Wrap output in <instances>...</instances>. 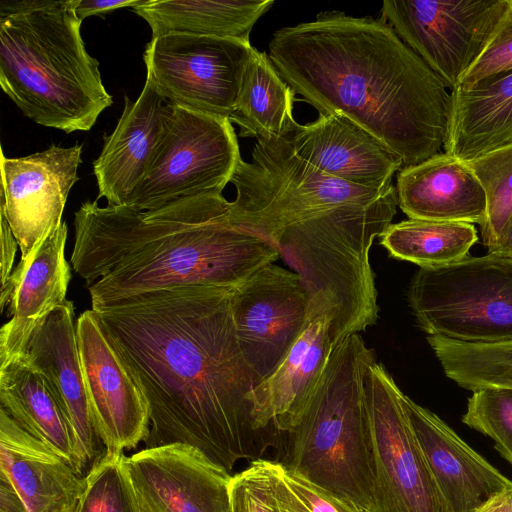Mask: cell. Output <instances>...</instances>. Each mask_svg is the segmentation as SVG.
I'll use <instances>...</instances> for the list:
<instances>
[{
	"mask_svg": "<svg viewBox=\"0 0 512 512\" xmlns=\"http://www.w3.org/2000/svg\"><path fill=\"white\" fill-rule=\"evenodd\" d=\"M251 162L240 160L231 179V224L271 243L286 229L349 205L371 204L395 189L367 188L332 177L293 150L288 136L257 139Z\"/></svg>",
	"mask_w": 512,
	"mask_h": 512,
	"instance_id": "7",
	"label": "cell"
},
{
	"mask_svg": "<svg viewBox=\"0 0 512 512\" xmlns=\"http://www.w3.org/2000/svg\"><path fill=\"white\" fill-rule=\"evenodd\" d=\"M488 253L512 255V215L505 226L496 247Z\"/></svg>",
	"mask_w": 512,
	"mask_h": 512,
	"instance_id": "43",
	"label": "cell"
},
{
	"mask_svg": "<svg viewBox=\"0 0 512 512\" xmlns=\"http://www.w3.org/2000/svg\"><path fill=\"white\" fill-rule=\"evenodd\" d=\"M279 477L306 512H363L351 502L292 472L281 463Z\"/></svg>",
	"mask_w": 512,
	"mask_h": 512,
	"instance_id": "36",
	"label": "cell"
},
{
	"mask_svg": "<svg viewBox=\"0 0 512 512\" xmlns=\"http://www.w3.org/2000/svg\"><path fill=\"white\" fill-rule=\"evenodd\" d=\"M252 47L187 34L151 38L143 56L146 79L166 103L230 118Z\"/></svg>",
	"mask_w": 512,
	"mask_h": 512,
	"instance_id": "11",
	"label": "cell"
},
{
	"mask_svg": "<svg viewBox=\"0 0 512 512\" xmlns=\"http://www.w3.org/2000/svg\"><path fill=\"white\" fill-rule=\"evenodd\" d=\"M1 218V286H3L12 273L17 247H19L13 232L5 219Z\"/></svg>",
	"mask_w": 512,
	"mask_h": 512,
	"instance_id": "38",
	"label": "cell"
},
{
	"mask_svg": "<svg viewBox=\"0 0 512 512\" xmlns=\"http://www.w3.org/2000/svg\"><path fill=\"white\" fill-rule=\"evenodd\" d=\"M0 471L28 512H75L85 479L0 407Z\"/></svg>",
	"mask_w": 512,
	"mask_h": 512,
	"instance_id": "23",
	"label": "cell"
},
{
	"mask_svg": "<svg viewBox=\"0 0 512 512\" xmlns=\"http://www.w3.org/2000/svg\"><path fill=\"white\" fill-rule=\"evenodd\" d=\"M465 162L485 193L486 219L481 238L490 252L512 215V144Z\"/></svg>",
	"mask_w": 512,
	"mask_h": 512,
	"instance_id": "31",
	"label": "cell"
},
{
	"mask_svg": "<svg viewBox=\"0 0 512 512\" xmlns=\"http://www.w3.org/2000/svg\"><path fill=\"white\" fill-rule=\"evenodd\" d=\"M408 302L427 335L468 343L512 341V255H468L420 267Z\"/></svg>",
	"mask_w": 512,
	"mask_h": 512,
	"instance_id": "8",
	"label": "cell"
},
{
	"mask_svg": "<svg viewBox=\"0 0 512 512\" xmlns=\"http://www.w3.org/2000/svg\"><path fill=\"white\" fill-rule=\"evenodd\" d=\"M0 512H28L10 480L0 471Z\"/></svg>",
	"mask_w": 512,
	"mask_h": 512,
	"instance_id": "39",
	"label": "cell"
},
{
	"mask_svg": "<svg viewBox=\"0 0 512 512\" xmlns=\"http://www.w3.org/2000/svg\"><path fill=\"white\" fill-rule=\"evenodd\" d=\"M396 188L371 204L349 205L284 230L273 242L298 274L308 302L323 297L334 309L337 346L374 325L379 306L369 252L392 224Z\"/></svg>",
	"mask_w": 512,
	"mask_h": 512,
	"instance_id": "6",
	"label": "cell"
},
{
	"mask_svg": "<svg viewBox=\"0 0 512 512\" xmlns=\"http://www.w3.org/2000/svg\"><path fill=\"white\" fill-rule=\"evenodd\" d=\"M332 304L309 301L305 326L276 370L250 392L252 426L288 433L310 404L336 347L331 332Z\"/></svg>",
	"mask_w": 512,
	"mask_h": 512,
	"instance_id": "17",
	"label": "cell"
},
{
	"mask_svg": "<svg viewBox=\"0 0 512 512\" xmlns=\"http://www.w3.org/2000/svg\"><path fill=\"white\" fill-rule=\"evenodd\" d=\"M0 402L25 431L75 470V442L66 418L43 376L24 356L0 365Z\"/></svg>",
	"mask_w": 512,
	"mask_h": 512,
	"instance_id": "27",
	"label": "cell"
},
{
	"mask_svg": "<svg viewBox=\"0 0 512 512\" xmlns=\"http://www.w3.org/2000/svg\"><path fill=\"white\" fill-rule=\"evenodd\" d=\"M295 94L269 56L252 47L229 119L240 127L242 137L288 136L299 125L293 116Z\"/></svg>",
	"mask_w": 512,
	"mask_h": 512,
	"instance_id": "28",
	"label": "cell"
},
{
	"mask_svg": "<svg viewBox=\"0 0 512 512\" xmlns=\"http://www.w3.org/2000/svg\"><path fill=\"white\" fill-rule=\"evenodd\" d=\"M123 451H107L84 477L75 512H140Z\"/></svg>",
	"mask_w": 512,
	"mask_h": 512,
	"instance_id": "32",
	"label": "cell"
},
{
	"mask_svg": "<svg viewBox=\"0 0 512 512\" xmlns=\"http://www.w3.org/2000/svg\"><path fill=\"white\" fill-rule=\"evenodd\" d=\"M273 0H144L132 10L151 28L168 34L231 38L250 43V33Z\"/></svg>",
	"mask_w": 512,
	"mask_h": 512,
	"instance_id": "26",
	"label": "cell"
},
{
	"mask_svg": "<svg viewBox=\"0 0 512 512\" xmlns=\"http://www.w3.org/2000/svg\"><path fill=\"white\" fill-rule=\"evenodd\" d=\"M68 227L63 222L26 259H20L1 286L0 309L10 320L0 330V365L26 354L34 331L66 301L71 280L65 258Z\"/></svg>",
	"mask_w": 512,
	"mask_h": 512,
	"instance_id": "18",
	"label": "cell"
},
{
	"mask_svg": "<svg viewBox=\"0 0 512 512\" xmlns=\"http://www.w3.org/2000/svg\"><path fill=\"white\" fill-rule=\"evenodd\" d=\"M78 0L0 19V85L35 123L89 131L113 103L86 50Z\"/></svg>",
	"mask_w": 512,
	"mask_h": 512,
	"instance_id": "4",
	"label": "cell"
},
{
	"mask_svg": "<svg viewBox=\"0 0 512 512\" xmlns=\"http://www.w3.org/2000/svg\"><path fill=\"white\" fill-rule=\"evenodd\" d=\"M512 70V0L482 54L463 76L459 88L470 89L494 75Z\"/></svg>",
	"mask_w": 512,
	"mask_h": 512,
	"instance_id": "35",
	"label": "cell"
},
{
	"mask_svg": "<svg viewBox=\"0 0 512 512\" xmlns=\"http://www.w3.org/2000/svg\"><path fill=\"white\" fill-rule=\"evenodd\" d=\"M229 118L166 103L151 166L125 206L140 212L203 194H222L241 160Z\"/></svg>",
	"mask_w": 512,
	"mask_h": 512,
	"instance_id": "9",
	"label": "cell"
},
{
	"mask_svg": "<svg viewBox=\"0 0 512 512\" xmlns=\"http://www.w3.org/2000/svg\"><path fill=\"white\" fill-rule=\"evenodd\" d=\"M166 102L146 79L136 101L124 97V109L113 132L93 162L98 185L97 199L108 205L125 206L145 178L159 145Z\"/></svg>",
	"mask_w": 512,
	"mask_h": 512,
	"instance_id": "22",
	"label": "cell"
},
{
	"mask_svg": "<svg viewBox=\"0 0 512 512\" xmlns=\"http://www.w3.org/2000/svg\"><path fill=\"white\" fill-rule=\"evenodd\" d=\"M268 56L319 114L348 118L403 168L440 153L448 87L382 17L319 13L313 21L275 31Z\"/></svg>",
	"mask_w": 512,
	"mask_h": 512,
	"instance_id": "2",
	"label": "cell"
},
{
	"mask_svg": "<svg viewBox=\"0 0 512 512\" xmlns=\"http://www.w3.org/2000/svg\"><path fill=\"white\" fill-rule=\"evenodd\" d=\"M236 338L258 384L285 358L308 316L297 273L274 262L253 273L230 298Z\"/></svg>",
	"mask_w": 512,
	"mask_h": 512,
	"instance_id": "13",
	"label": "cell"
},
{
	"mask_svg": "<svg viewBox=\"0 0 512 512\" xmlns=\"http://www.w3.org/2000/svg\"><path fill=\"white\" fill-rule=\"evenodd\" d=\"M144 0H78L75 12L83 21L85 18L121 9L141 5Z\"/></svg>",
	"mask_w": 512,
	"mask_h": 512,
	"instance_id": "37",
	"label": "cell"
},
{
	"mask_svg": "<svg viewBox=\"0 0 512 512\" xmlns=\"http://www.w3.org/2000/svg\"><path fill=\"white\" fill-rule=\"evenodd\" d=\"M83 146L55 144L25 157L8 158L1 148L0 214L26 259L63 223L68 194L79 180Z\"/></svg>",
	"mask_w": 512,
	"mask_h": 512,
	"instance_id": "15",
	"label": "cell"
},
{
	"mask_svg": "<svg viewBox=\"0 0 512 512\" xmlns=\"http://www.w3.org/2000/svg\"><path fill=\"white\" fill-rule=\"evenodd\" d=\"M512 144V70L451 90L444 151L462 161Z\"/></svg>",
	"mask_w": 512,
	"mask_h": 512,
	"instance_id": "25",
	"label": "cell"
},
{
	"mask_svg": "<svg viewBox=\"0 0 512 512\" xmlns=\"http://www.w3.org/2000/svg\"><path fill=\"white\" fill-rule=\"evenodd\" d=\"M402 400L448 512H479L512 487L435 413L404 393Z\"/></svg>",
	"mask_w": 512,
	"mask_h": 512,
	"instance_id": "20",
	"label": "cell"
},
{
	"mask_svg": "<svg viewBox=\"0 0 512 512\" xmlns=\"http://www.w3.org/2000/svg\"><path fill=\"white\" fill-rule=\"evenodd\" d=\"M444 374L461 388H512V341L468 343L427 335Z\"/></svg>",
	"mask_w": 512,
	"mask_h": 512,
	"instance_id": "30",
	"label": "cell"
},
{
	"mask_svg": "<svg viewBox=\"0 0 512 512\" xmlns=\"http://www.w3.org/2000/svg\"><path fill=\"white\" fill-rule=\"evenodd\" d=\"M125 465L140 512H231L232 476L196 447L145 448Z\"/></svg>",
	"mask_w": 512,
	"mask_h": 512,
	"instance_id": "16",
	"label": "cell"
},
{
	"mask_svg": "<svg viewBox=\"0 0 512 512\" xmlns=\"http://www.w3.org/2000/svg\"><path fill=\"white\" fill-rule=\"evenodd\" d=\"M380 238L391 257L435 267L468 256L478 235L471 223L408 219L390 224Z\"/></svg>",
	"mask_w": 512,
	"mask_h": 512,
	"instance_id": "29",
	"label": "cell"
},
{
	"mask_svg": "<svg viewBox=\"0 0 512 512\" xmlns=\"http://www.w3.org/2000/svg\"><path fill=\"white\" fill-rule=\"evenodd\" d=\"M374 471L371 512H448L403 404V392L373 359L364 378Z\"/></svg>",
	"mask_w": 512,
	"mask_h": 512,
	"instance_id": "10",
	"label": "cell"
},
{
	"mask_svg": "<svg viewBox=\"0 0 512 512\" xmlns=\"http://www.w3.org/2000/svg\"><path fill=\"white\" fill-rule=\"evenodd\" d=\"M398 206L409 219L478 224L486 219L484 190L465 161L438 153L397 176Z\"/></svg>",
	"mask_w": 512,
	"mask_h": 512,
	"instance_id": "24",
	"label": "cell"
},
{
	"mask_svg": "<svg viewBox=\"0 0 512 512\" xmlns=\"http://www.w3.org/2000/svg\"><path fill=\"white\" fill-rule=\"evenodd\" d=\"M294 152L318 170L354 185L386 188L401 160L369 132L337 114L317 120L288 135Z\"/></svg>",
	"mask_w": 512,
	"mask_h": 512,
	"instance_id": "21",
	"label": "cell"
},
{
	"mask_svg": "<svg viewBox=\"0 0 512 512\" xmlns=\"http://www.w3.org/2000/svg\"><path fill=\"white\" fill-rule=\"evenodd\" d=\"M479 512H512V487L494 497Z\"/></svg>",
	"mask_w": 512,
	"mask_h": 512,
	"instance_id": "42",
	"label": "cell"
},
{
	"mask_svg": "<svg viewBox=\"0 0 512 512\" xmlns=\"http://www.w3.org/2000/svg\"><path fill=\"white\" fill-rule=\"evenodd\" d=\"M56 0H1L0 19L56 5Z\"/></svg>",
	"mask_w": 512,
	"mask_h": 512,
	"instance_id": "40",
	"label": "cell"
},
{
	"mask_svg": "<svg viewBox=\"0 0 512 512\" xmlns=\"http://www.w3.org/2000/svg\"><path fill=\"white\" fill-rule=\"evenodd\" d=\"M234 289L184 286L94 311L144 394L145 448L196 447L229 472L256 452L248 396L258 384L240 350Z\"/></svg>",
	"mask_w": 512,
	"mask_h": 512,
	"instance_id": "1",
	"label": "cell"
},
{
	"mask_svg": "<svg viewBox=\"0 0 512 512\" xmlns=\"http://www.w3.org/2000/svg\"><path fill=\"white\" fill-rule=\"evenodd\" d=\"M73 302L66 300L38 327L29 342L26 360L43 376L72 432L75 470L81 475L99 453L88 395L82 375Z\"/></svg>",
	"mask_w": 512,
	"mask_h": 512,
	"instance_id": "19",
	"label": "cell"
},
{
	"mask_svg": "<svg viewBox=\"0 0 512 512\" xmlns=\"http://www.w3.org/2000/svg\"><path fill=\"white\" fill-rule=\"evenodd\" d=\"M76 338L100 441L107 451L135 448L149 432V407L144 394L92 309L77 319Z\"/></svg>",
	"mask_w": 512,
	"mask_h": 512,
	"instance_id": "14",
	"label": "cell"
},
{
	"mask_svg": "<svg viewBox=\"0 0 512 512\" xmlns=\"http://www.w3.org/2000/svg\"><path fill=\"white\" fill-rule=\"evenodd\" d=\"M279 462L255 459L230 482L231 512H281L277 494Z\"/></svg>",
	"mask_w": 512,
	"mask_h": 512,
	"instance_id": "34",
	"label": "cell"
},
{
	"mask_svg": "<svg viewBox=\"0 0 512 512\" xmlns=\"http://www.w3.org/2000/svg\"><path fill=\"white\" fill-rule=\"evenodd\" d=\"M223 194L140 212L82 203L75 212L73 270L94 311L147 292L184 286L236 289L281 255L269 240L230 223Z\"/></svg>",
	"mask_w": 512,
	"mask_h": 512,
	"instance_id": "3",
	"label": "cell"
},
{
	"mask_svg": "<svg viewBox=\"0 0 512 512\" xmlns=\"http://www.w3.org/2000/svg\"><path fill=\"white\" fill-rule=\"evenodd\" d=\"M276 494H277L278 505H279L281 512H306V510L302 507L300 502L295 498V496L291 493V491L281 481V479L279 477V471H278Z\"/></svg>",
	"mask_w": 512,
	"mask_h": 512,
	"instance_id": "41",
	"label": "cell"
},
{
	"mask_svg": "<svg viewBox=\"0 0 512 512\" xmlns=\"http://www.w3.org/2000/svg\"><path fill=\"white\" fill-rule=\"evenodd\" d=\"M509 6L510 0H386L381 17L453 90Z\"/></svg>",
	"mask_w": 512,
	"mask_h": 512,
	"instance_id": "12",
	"label": "cell"
},
{
	"mask_svg": "<svg viewBox=\"0 0 512 512\" xmlns=\"http://www.w3.org/2000/svg\"><path fill=\"white\" fill-rule=\"evenodd\" d=\"M375 359L359 334L338 344L320 384L287 434L281 464L351 502L363 512L374 505L371 432L365 372Z\"/></svg>",
	"mask_w": 512,
	"mask_h": 512,
	"instance_id": "5",
	"label": "cell"
},
{
	"mask_svg": "<svg viewBox=\"0 0 512 512\" xmlns=\"http://www.w3.org/2000/svg\"><path fill=\"white\" fill-rule=\"evenodd\" d=\"M462 422L490 437L496 450L512 465V388L473 391Z\"/></svg>",
	"mask_w": 512,
	"mask_h": 512,
	"instance_id": "33",
	"label": "cell"
}]
</instances>
